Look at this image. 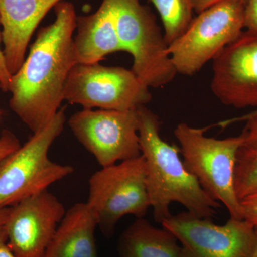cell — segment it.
Masks as SVG:
<instances>
[{
    "label": "cell",
    "mask_w": 257,
    "mask_h": 257,
    "mask_svg": "<svg viewBox=\"0 0 257 257\" xmlns=\"http://www.w3.org/2000/svg\"><path fill=\"white\" fill-rule=\"evenodd\" d=\"M63 99L83 109L128 111L146 106L152 94L132 69L77 64L69 74Z\"/></svg>",
    "instance_id": "ba28073f"
},
{
    "label": "cell",
    "mask_w": 257,
    "mask_h": 257,
    "mask_svg": "<svg viewBox=\"0 0 257 257\" xmlns=\"http://www.w3.org/2000/svg\"><path fill=\"white\" fill-rule=\"evenodd\" d=\"M256 229H257V225H256ZM253 257H257V244H256V250H255L254 254H253Z\"/></svg>",
    "instance_id": "4316f807"
},
{
    "label": "cell",
    "mask_w": 257,
    "mask_h": 257,
    "mask_svg": "<svg viewBox=\"0 0 257 257\" xmlns=\"http://www.w3.org/2000/svg\"><path fill=\"white\" fill-rule=\"evenodd\" d=\"M155 7L164 28L167 45L179 38L192 21L193 0H148Z\"/></svg>",
    "instance_id": "ac0fdd59"
},
{
    "label": "cell",
    "mask_w": 257,
    "mask_h": 257,
    "mask_svg": "<svg viewBox=\"0 0 257 257\" xmlns=\"http://www.w3.org/2000/svg\"><path fill=\"white\" fill-rule=\"evenodd\" d=\"M246 5L234 0L221 2L193 18L186 31L168 45L177 74L192 76L243 32Z\"/></svg>",
    "instance_id": "8992f818"
},
{
    "label": "cell",
    "mask_w": 257,
    "mask_h": 257,
    "mask_svg": "<svg viewBox=\"0 0 257 257\" xmlns=\"http://www.w3.org/2000/svg\"><path fill=\"white\" fill-rule=\"evenodd\" d=\"M11 207L3 208L0 209V229L4 227L8 217H9Z\"/></svg>",
    "instance_id": "484cf974"
},
{
    "label": "cell",
    "mask_w": 257,
    "mask_h": 257,
    "mask_svg": "<svg viewBox=\"0 0 257 257\" xmlns=\"http://www.w3.org/2000/svg\"><path fill=\"white\" fill-rule=\"evenodd\" d=\"M161 224L180 243V257H253L256 250V226L245 219L217 225L183 211Z\"/></svg>",
    "instance_id": "9c48e42d"
},
{
    "label": "cell",
    "mask_w": 257,
    "mask_h": 257,
    "mask_svg": "<svg viewBox=\"0 0 257 257\" xmlns=\"http://www.w3.org/2000/svg\"><path fill=\"white\" fill-rule=\"evenodd\" d=\"M0 257H18L8 246V236L4 227L0 229Z\"/></svg>",
    "instance_id": "cb8c5ba5"
},
{
    "label": "cell",
    "mask_w": 257,
    "mask_h": 257,
    "mask_svg": "<svg viewBox=\"0 0 257 257\" xmlns=\"http://www.w3.org/2000/svg\"><path fill=\"white\" fill-rule=\"evenodd\" d=\"M54 8L55 21L40 29L28 57L12 76L9 89L10 108L33 134L60 110L69 74L77 64L73 43L75 8L62 1Z\"/></svg>",
    "instance_id": "6da1fadb"
},
{
    "label": "cell",
    "mask_w": 257,
    "mask_h": 257,
    "mask_svg": "<svg viewBox=\"0 0 257 257\" xmlns=\"http://www.w3.org/2000/svg\"><path fill=\"white\" fill-rule=\"evenodd\" d=\"M74 50L77 64L99 63L109 54L123 51L108 0L92 15L77 18Z\"/></svg>",
    "instance_id": "5bb4252c"
},
{
    "label": "cell",
    "mask_w": 257,
    "mask_h": 257,
    "mask_svg": "<svg viewBox=\"0 0 257 257\" xmlns=\"http://www.w3.org/2000/svg\"><path fill=\"white\" fill-rule=\"evenodd\" d=\"M140 150L145 159L146 185L154 219L162 224L168 219L171 204H182L202 219H213L221 207L209 197L189 173L180 158V149L160 135V118L146 106L139 108Z\"/></svg>",
    "instance_id": "7a4b0ae2"
},
{
    "label": "cell",
    "mask_w": 257,
    "mask_h": 257,
    "mask_svg": "<svg viewBox=\"0 0 257 257\" xmlns=\"http://www.w3.org/2000/svg\"><path fill=\"white\" fill-rule=\"evenodd\" d=\"M0 89H1V86H0Z\"/></svg>",
    "instance_id": "83f0119b"
},
{
    "label": "cell",
    "mask_w": 257,
    "mask_h": 257,
    "mask_svg": "<svg viewBox=\"0 0 257 257\" xmlns=\"http://www.w3.org/2000/svg\"><path fill=\"white\" fill-rule=\"evenodd\" d=\"M2 32H0V86L1 90L4 92H9L10 84H11L12 74L7 66L4 53L1 48Z\"/></svg>",
    "instance_id": "7402d4cb"
},
{
    "label": "cell",
    "mask_w": 257,
    "mask_h": 257,
    "mask_svg": "<svg viewBox=\"0 0 257 257\" xmlns=\"http://www.w3.org/2000/svg\"><path fill=\"white\" fill-rule=\"evenodd\" d=\"M209 128L193 127L186 123L176 126L174 134L184 167L209 197L226 208L230 218L243 219L234 185L235 160L243 140V132L237 136L219 140L206 136Z\"/></svg>",
    "instance_id": "3957f363"
},
{
    "label": "cell",
    "mask_w": 257,
    "mask_h": 257,
    "mask_svg": "<svg viewBox=\"0 0 257 257\" xmlns=\"http://www.w3.org/2000/svg\"><path fill=\"white\" fill-rule=\"evenodd\" d=\"M224 1H228V0H193L194 10L197 14H199L201 12L207 9L209 7ZM234 1L241 2V3L246 5L248 0H234Z\"/></svg>",
    "instance_id": "603a6c76"
},
{
    "label": "cell",
    "mask_w": 257,
    "mask_h": 257,
    "mask_svg": "<svg viewBox=\"0 0 257 257\" xmlns=\"http://www.w3.org/2000/svg\"><path fill=\"white\" fill-rule=\"evenodd\" d=\"M257 116V109H255L251 112L247 113V114H243L242 116H236V117L231 118V119H225L223 121H219V123L216 124V126H219L221 128H226L230 125L235 124V123L242 122L245 120L247 119L248 118L251 117V116Z\"/></svg>",
    "instance_id": "d4e9b609"
},
{
    "label": "cell",
    "mask_w": 257,
    "mask_h": 257,
    "mask_svg": "<svg viewBox=\"0 0 257 257\" xmlns=\"http://www.w3.org/2000/svg\"><path fill=\"white\" fill-rule=\"evenodd\" d=\"M168 230L137 219L123 231L118 249L121 257H180V245Z\"/></svg>",
    "instance_id": "2e32d148"
},
{
    "label": "cell",
    "mask_w": 257,
    "mask_h": 257,
    "mask_svg": "<svg viewBox=\"0 0 257 257\" xmlns=\"http://www.w3.org/2000/svg\"><path fill=\"white\" fill-rule=\"evenodd\" d=\"M65 121L63 107L49 124L0 164V209L47 190L73 173V167L55 163L48 157L51 146L63 132Z\"/></svg>",
    "instance_id": "277c9868"
},
{
    "label": "cell",
    "mask_w": 257,
    "mask_h": 257,
    "mask_svg": "<svg viewBox=\"0 0 257 257\" xmlns=\"http://www.w3.org/2000/svg\"><path fill=\"white\" fill-rule=\"evenodd\" d=\"M20 147V141L14 133L10 130H3L0 135V164Z\"/></svg>",
    "instance_id": "d6986e66"
},
{
    "label": "cell",
    "mask_w": 257,
    "mask_h": 257,
    "mask_svg": "<svg viewBox=\"0 0 257 257\" xmlns=\"http://www.w3.org/2000/svg\"><path fill=\"white\" fill-rule=\"evenodd\" d=\"M244 27L250 31H257V0H248L245 7Z\"/></svg>",
    "instance_id": "44dd1931"
},
{
    "label": "cell",
    "mask_w": 257,
    "mask_h": 257,
    "mask_svg": "<svg viewBox=\"0 0 257 257\" xmlns=\"http://www.w3.org/2000/svg\"><path fill=\"white\" fill-rule=\"evenodd\" d=\"M62 0H0L3 53L12 75L25 60L32 35L42 19Z\"/></svg>",
    "instance_id": "4fadbf2b"
},
{
    "label": "cell",
    "mask_w": 257,
    "mask_h": 257,
    "mask_svg": "<svg viewBox=\"0 0 257 257\" xmlns=\"http://www.w3.org/2000/svg\"><path fill=\"white\" fill-rule=\"evenodd\" d=\"M123 51L133 55L132 71L149 88L170 84L177 73L156 16L140 0H108Z\"/></svg>",
    "instance_id": "5b68a950"
},
{
    "label": "cell",
    "mask_w": 257,
    "mask_h": 257,
    "mask_svg": "<svg viewBox=\"0 0 257 257\" xmlns=\"http://www.w3.org/2000/svg\"><path fill=\"white\" fill-rule=\"evenodd\" d=\"M106 237L126 215L142 219L150 208L143 155L102 167L91 176L87 202Z\"/></svg>",
    "instance_id": "52a82bcc"
},
{
    "label": "cell",
    "mask_w": 257,
    "mask_h": 257,
    "mask_svg": "<svg viewBox=\"0 0 257 257\" xmlns=\"http://www.w3.org/2000/svg\"><path fill=\"white\" fill-rule=\"evenodd\" d=\"M98 221L87 203L66 211L44 257H99L94 233Z\"/></svg>",
    "instance_id": "9a60e30c"
},
{
    "label": "cell",
    "mask_w": 257,
    "mask_h": 257,
    "mask_svg": "<svg viewBox=\"0 0 257 257\" xmlns=\"http://www.w3.org/2000/svg\"><path fill=\"white\" fill-rule=\"evenodd\" d=\"M212 62L214 95L236 109L257 106V31L241 32Z\"/></svg>",
    "instance_id": "7c38bea8"
},
{
    "label": "cell",
    "mask_w": 257,
    "mask_h": 257,
    "mask_svg": "<svg viewBox=\"0 0 257 257\" xmlns=\"http://www.w3.org/2000/svg\"><path fill=\"white\" fill-rule=\"evenodd\" d=\"M69 126L102 167L142 155L138 109H83L69 118Z\"/></svg>",
    "instance_id": "30bf717a"
},
{
    "label": "cell",
    "mask_w": 257,
    "mask_h": 257,
    "mask_svg": "<svg viewBox=\"0 0 257 257\" xmlns=\"http://www.w3.org/2000/svg\"><path fill=\"white\" fill-rule=\"evenodd\" d=\"M66 211L48 190L12 206L4 226L8 246L18 257H44Z\"/></svg>",
    "instance_id": "8fae6325"
},
{
    "label": "cell",
    "mask_w": 257,
    "mask_h": 257,
    "mask_svg": "<svg viewBox=\"0 0 257 257\" xmlns=\"http://www.w3.org/2000/svg\"><path fill=\"white\" fill-rule=\"evenodd\" d=\"M243 219L254 226L257 225V192L245 197L241 201Z\"/></svg>",
    "instance_id": "ffe728a7"
},
{
    "label": "cell",
    "mask_w": 257,
    "mask_h": 257,
    "mask_svg": "<svg viewBox=\"0 0 257 257\" xmlns=\"http://www.w3.org/2000/svg\"><path fill=\"white\" fill-rule=\"evenodd\" d=\"M243 140L235 160L234 185L240 202L257 192V116L245 120Z\"/></svg>",
    "instance_id": "e0dca14e"
}]
</instances>
